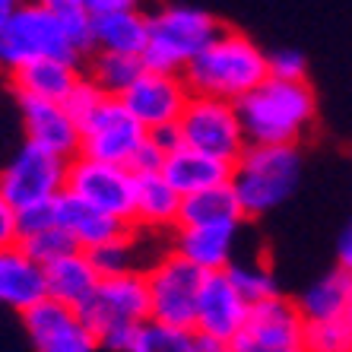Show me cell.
<instances>
[{"label": "cell", "mask_w": 352, "mask_h": 352, "mask_svg": "<svg viewBox=\"0 0 352 352\" xmlns=\"http://www.w3.org/2000/svg\"><path fill=\"white\" fill-rule=\"evenodd\" d=\"M267 80H270V54L248 32L232 25H222V32L184 70L190 96L219 98L232 105H238Z\"/></svg>", "instance_id": "1"}, {"label": "cell", "mask_w": 352, "mask_h": 352, "mask_svg": "<svg viewBox=\"0 0 352 352\" xmlns=\"http://www.w3.org/2000/svg\"><path fill=\"white\" fill-rule=\"evenodd\" d=\"M238 118L251 146H298L318 121L311 82L267 80L238 102Z\"/></svg>", "instance_id": "2"}, {"label": "cell", "mask_w": 352, "mask_h": 352, "mask_svg": "<svg viewBox=\"0 0 352 352\" xmlns=\"http://www.w3.org/2000/svg\"><path fill=\"white\" fill-rule=\"evenodd\" d=\"M76 314L98 349L131 352L137 330L149 324V295L143 273L98 279L96 292Z\"/></svg>", "instance_id": "3"}, {"label": "cell", "mask_w": 352, "mask_h": 352, "mask_svg": "<svg viewBox=\"0 0 352 352\" xmlns=\"http://www.w3.org/2000/svg\"><path fill=\"white\" fill-rule=\"evenodd\" d=\"M222 32V23L204 7L190 3H165L149 10V41L143 51L146 70L184 76L200 51Z\"/></svg>", "instance_id": "4"}, {"label": "cell", "mask_w": 352, "mask_h": 352, "mask_svg": "<svg viewBox=\"0 0 352 352\" xmlns=\"http://www.w3.org/2000/svg\"><path fill=\"white\" fill-rule=\"evenodd\" d=\"M302 181L298 146H248L245 156L232 165V190L245 210V219L276 210L286 204Z\"/></svg>", "instance_id": "5"}, {"label": "cell", "mask_w": 352, "mask_h": 352, "mask_svg": "<svg viewBox=\"0 0 352 352\" xmlns=\"http://www.w3.org/2000/svg\"><path fill=\"white\" fill-rule=\"evenodd\" d=\"M0 54L3 67L16 70L32 60H70L82 64V54L70 45L64 25L58 23L48 0L41 3H16L10 23L0 32Z\"/></svg>", "instance_id": "6"}, {"label": "cell", "mask_w": 352, "mask_h": 352, "mask_svg": "<svg viewBox=\"0 0 352 352\" xmlns=\"http://www.w3.org/2000/svg\"><path fill=\"white\" fill-rule=\"evenodd\" d=\"M143 279H146L149 295V320L165 324V327L194 330L197 302H200L206 273L197 270L194 263H188L168 248L156 261H149V267L143 270Z\"/></svg>", "instance_id": "7"}, {"label": "cell", "mask_w": 352, "mask_h": 352, "mask_svg": "<svg viewBox=\"0 0 352 352\" xmlns=\"http://www.w3.org/2000/svg\"><path fill=\"white\" fill-rule=\"evenodd\" d=\"M181 133V146L197 149L210 159L235 165L245 156V149L251 146L238 118V105L232 102H219V98H204L194 96L190 98L188 111L178 121Z\"/></svg>", "instance_id": "8"}, {"label": "cell", "mask_w": 352, "mask_h": 352, "mask_svg": "<svg viewBox=\"0 0 352 352\" xmlns=\"http://www.w3.org/2000/svg\"><path fill=\"white\" fill-rule=\"evenodd\" d=\"M67 168H70V159L23 143L16 156L0 168V194L13 204L16 213L29 206L54 204L67 190Z\"/></svg>", "instance_id": "9"}, {"label": "cell", "mask_w": 352, "mask_h": 352, "mask_svg": "<svg viewBox=\"0 0 352 352\" xmlns=\"http://www.w3.org/2000/svg\"><path fill=\"white\" fill-rule=\"evenodd\" d=\"M146 140L149 131L127 111L121 98H105V105L80 124V156L131 168Z\"/></svg>", "instance_id": "10"}, {"label": "cell", "mask_w": 352, "mask_h": 352, "mask_svg": "<svg viewBox=\"0 0 352 352\" xmlns=\"http://www.w3.org/2000/svg\"><path fill=\"white\" fill-rule=\"evenodd\" d=\"M67 190L74 197H80L82 204L96 206L98 213L115 216V219L133 226L137 175L131 168L76 156V159H70V168H67Z\"/></svg>", "instance_id": "11"}, {"label": "cell", "mask_w": 352, "mask_h": 352, "mask_svg": "<svg viewBox=\"0 0 352 352\" xmlns=\"http://www.w3.org/2000/svg\"><path fill=\"white\" fill-rule=\"evenodd\" d=\"M305 324L298 302L276 295L248 311L245 327L229 343L232 352H302Z\"/></svg>", "instance_id": "12"}, {"label": "cell", "mask_w": 352, "mask_h": 352, "mask_svg": "<svg viewBox=\"0 0 352 352\" xmlns=\"http://www.w3.org/2000/svg\"><path fill=\"white\" fill-rule=\"evenodd\" d=\"M92 13V54L143 58L149 41V10L133 0H86Z\"/></svg>", "instance_id": "13"}, {"label": "cell", "mask_w": 352, "mask_h": 352, "mask_svg": "<svg viewBox=\"0 0 352 352\" xmlns=\"http://www.w3.org/2000/svg\"><path fill=\"white\" fill-rule=\"evenodd\" d=\"M190 98L194 96H190L184 76L146 70L131 89L124 92L121 102L149 133H156L162 127H178L181 115L190 105Z\"/></svg>", "instance_id": "14"}, {"label": "cell", "mask_w": 352, "mask_h": 352, "mask_svg": "<svg viewBox=\"0 0 352 352\" xmlns=\"http://www.w3.org/2000/svg\"><path fill=\"white\" fill-rule=\"evenodd\" d=\"M251 305L235 292L226 273H206L200 302H197V324L194 330L204 336H213L219 343H232L238 330L245 327Z\"/></svg>", "instance_id": "15"}, {"label": "cell", "mask_w": 352, "mask_h": 352, "mask_svg": "<svg viewBox=\"0 0 352 352\" xmlns=\"http://www.w3.org/2000/svg\"><path fill=\"white\" fill-rule=\"evenodd\" d=\"M23 324L38 352H96L98 349L92 333L82 327L80 314L58 302H51V298L35 305L32 311H25Z\"/></svg>", "instance_id": "16"}, {"label": "cell", "mask_w": 352, "mask_h": 352, "mask_svg": "<svg viewBox=\"0 0 352 352\" xmlns=\"http://www.w3.org/2000/svg\"><path fill=\"white\" fill-rule=\"evenodd\" d=\"M19 115H23L25 143L41 146L60 159L80 156V124L70 118L58 102H38V98H16Z\"/></svg>", "instance_id": "17"}, {"label": "cell", "mask_w": 352, "mask_h": 352, "mask_svg": "<svg viewBox=\"0 0 352 352\" xmlns=\"http://www.w3.org/2000/svg\"><path fill=\"white\" fill-rule=\"evenodd\" d=\"M54 216H58V226L74 238L82 254H92V251L111 245V241H121V238L133 235L131 222H121L115 216L98 213L96 206L82 204L80 197H74L70 190H64L54 200Z\"/></svg>", "instance_id": "18"}, {"label": "cell", "mask_w": 352, "mask_h": 352, "mask_svg": "<svg viewBox=\"0 0 352 352\" xmlns=\"http://www.w3.org/2000/svg\"><path fill=\"white\" fill-rule=\"evenodd\" d=\"M241 226H181L172 235V251L204 273H226L235 263Z\"/></svg>", "instance_id": "19"}, {"label": "cell", "mask_w": 352, "mask_h": 352, "mask_svg": "<svg viewBox=\"0 0 352 352\" xmlns=\"http://www.w3.org/2000/svg\"><path fill=\"white\" fill-rule=\"evenodd\" d=\"M41 302H48L45 267L25 254L23 245L0 251V305L25 314Z\"/></svg>", "instance_id": "20"}, {"label": "cell", "mask_w": 352, "mask_h": 352, "mask_svg": "<svg viewBox=\"0 0 352 352\" xmlns=\"http://www.w3.org/2000/svg\"><path fill=\"white\" fill-rule=\"evenodd\" d=\"M82 76L86 70H80V64H70V60H32V64L10 70V86L16 98H38V102L64 105Z\"/></svg>", "instance_id": "21"}, {"label": "cell", "mask_w": 352, "mask_h": 352, "mask_svg": "<svg viewBox=\"0 0 352 352\" xmlns=\"http://www.w3.org/2000/svg\"><path fill=\"white\" fill-rule=\"evenodd\" d=\"M162 178L168 181L181 197H194V194H204V190L229 184L232 165L204 156V153H197V149L181 146V149H175V153H168V159H165V165H162Z\"/></svg>", "instance_id": "22"}, {"label": "cell", "mask_w": 352, "mask_h": 352, "mask_svg": "<svg viewBox=\"0 0 352 352\" xmlns=\"http://www.w3.org/2000/svg\"><path fill=\"white\" fill-rule=\"evenodd\" d=\"M184 197L162 178L143 175L137 178V206H133V229L137 232H178Z\"/></svg>", "instance_id": "23"}, {"label": "cell", "mask_w": 352, "mask_h": 352, "mask_svg": "<svg viewBox=\"0 0 352 352\" xmlns=\"http://www.w3.org/2000/svg\"><path fill=\"white\" fill-rule=\"evenodd\" d=\"M98 279L102 276H98L92 257L82 254V251H76V254H70V257H64V261L45 267L48 298L51 302H58V305H64V308H70V311H80L82 305L89 302V295L96 292Z\"/></svg>", "instance_id": "24"}, {"label": "cell", "mask_w": 352, "mask_h": 352, "mask_svg": "<svg viewBox=\"0 0 352 352\" xmlns=\"http://www.w3.org/2000/svg\"><path fill=\"white\" fill-rule=\"evenodd\" d=\"M295 302H298V311L308 324L311 320H346L352 308V273L343 267H333L318 283L305 289Z\"/></svg>", "instance_id": "25"}, {"label": "cell", "mask_w": 352, "mask_h": 352, "mask_svg": "<svg viewBox=\"0 0 352 352\" xmlns=\"http://www.w3.org/2000/svg\"><path fill=\"white\" fill-rule=\"evenodd\" d=\"M245 210L238 204L232 184L184 197L181 206V226H245Z\"/></svg>", "instance_id": "26"}, {"label": "cell", "mask_w": 352, "mask_h": 352, "mask_svg": "<svg viewBox=\"0 0 352 352\" xmlns=\"http://www.w3.org/2000/svg\"><path fill=\"white\" fill-rule=\"evenodd\" d=\"M143 74H146L143 58H127V54H92L89 70H86V76L108 98H121Z\"/></svg>", "instance_id": "27"}, {"label": "cell", "mask_w": 352, "mask_h": 352, "mask_svg": "<svg viewBox=\"0 0 352 352\" xmlns=\"http://www.w3.org/2000/svg\"><path fill=\"white\" fill-rule=\"evenodd\" d=\"M226 276H229L235 292L241 295L251 308L261 302H270L276 295H283L279 292V283H276V273H273L263 261H235L229 270H226Z\"/></svg>", "instance_id": "28"}, {"label": "cell", "mask_w": 352, "mask_h": 352, "mask_svg": "<svg viewBox=\"0 0 352 352\" xmlns=\"http://www.w3.org/2000/svg\"><path fill=\"white\" fill-rule=\"evenodd\" d=\"M131 352H200V333L149 320L137 330Z\"/></svg>", "instance_id": "29"}, {"label": "cell", "mask_w": 352, "mask_h": 352, "mask_svg": "<svg viewBox=\"0 0 352 352\" xmlns=\"http://www.w3.org/2000/svg\"><path fill=\"white\" fill-rule=\"evenodd\" d=\"M92 263L102 279L108 276H127V273H143L146 267L140 263V248H137V229L133 235L121 238V241H111V245L92 251Z\"/></svg>", "instance_id": "30"}, {"label": "cell", "mask_w": 352, "mask_h": 352, "mask_svg": "<svg viewBox=\"0 0 352 352\" xmlns=\"http://www.w3.org/2000/svg\"><path fill=\"white\" fill-rule=\"evenodd\" d=\"M58 23L64 25L67 38L80 51L82 58L92 54V13L86 7V0H48Z\"/></svg>", "instance_id": "31"}, {"label": "cell", "mask_w": 352, "mask_h": 352, "mask_svg": "<svg viewBox=\"0 0 352 352\" xmlns=\"http://www.w3.org/2000/svg\"><path fill=\"white\" fill-rule=\"evenodd\" d=\"M19 245H23L25 254L32 257V261H38L41 267H51V263H58V261H64V257H70V254L80 251L76 241L67 235L60 226H51V229H45V232H35V235L23 238Z\"/></svg>", "instance_id": "32"}, {"label": "cell", "mask_w": 352, "mask_h": 352, "mask_svg": "<svg viewBox=\"0 0 352 352\" xmlns=\"http://www.w3.org/2000/svg\"><path fill=\"white\" fill-rule=\"evenodd\" d=\"M302 352H352V327L346 320H311L305 324Z\"/></svg>", "instance_id": "33"}, {"label": "cell", "mask_w": 352, "mask_h": 352, "mask_svg": "<svg viewBox=\"0 0 352 352\" xmlns=\"http://www.w3.org/2000/svg\"><path fill=\"white\" fill-rule=\"evenodd\" d=\"M105 98H108V96L98 89V86L89 80V76H82L80 86H76V89L70 92V98L64 102V108L70 111V118H74L76 124H82V121H89V118L96 115L98 108L105 105Z\"/></svg>", "instance_id": "34"}, {"label": "cell", "mask_w": 352, "mask_h": 352, "mask_svg": "<svg viewBox=\"0 0 352 352\" xmlns=\"http://www.w3.org/2000/svg\"><path fill=\"white\" fill-rule=\"evenodd\" d=\"M270 76L283 82H305L308 80V58L302 51L283 48L270 54Z\"/></svg>", "instance_id": "35"}, {"label": "cell", "mask_w": 352, "mask_h": 352, "mask_svg": "<svg viewBox=\"0 0 352 352\" xmlns=\"http://www.w3.org/2000/svg\"><path fill=\"white\" fill-rule=\"evenodd\" d=\"M51 226H58V216H54V204H41V206H29V210H19V241L35 232H45Z\"/></svg>", "instance_id": "36"}, {"label": "cell", "mask_w": 352, "mask_h": 352, "mask_svg": "<svg viewBox=\"0 0 352 352\" xmlns=\"http://www.w3.org/2000/svg\"><path fill=\"white\" fill-rule=\"evenodd\" d=\"M19 245V213L7 197L0 194V251Z\"/></svg>", "instance_id": "37"}, {"label": "cell", "mask_w": 352, "mask_h": 352, "mask_svg": "<svg viewBox=\"0 0 352 352\" xmlns=\"http://www.w3.org/2000/svg\"><path fill=\"white\" fill-rule=\"evenodd\" d=\"M336 267H343V270L352 273V219L346 222L343 235L336 241Z\"/></svg>", "instance_id": "38"}, {"label": "cell", "mask_w": 352, "mask_h": 352, "mask_svg": "<svg viewBox=\"0 0 352 352\" xmlns=\"http://www.w3.org/2000/svg\"><path fill=\"white\" fill-rule=\"evenodd\" d=\"M13 10H16V3H13V0H0V32H3V25L10 23Z\"/></svg>", "instance_id": "39"}, {"label": "cell", "mask_w": 352, "mask_h": 352, "mask_svg": "<svg viewBox=\"0 0 352 352\" xmlns=\"http://www.w3.org/2000/svg\"><path fill=\"white\" fill-rule=\"evenodd\" d=\"M346 324H349V327H352V308H349V314H346Z\"/></svg>", "instance_id": "40"}, {"label": "cell", "mask_w": 352, "mask_h": 352, "mask_svg": "<svg viewBox=\"0 0 352 352\" xmlns=\"http://www.w3.org/2000/svg\"><path fill=\"white\" fill-rule=\"evenodd\" d=\"M0 67H3V54H0Z\"/></svg>", "instance_id": "41"}]
</instances>
